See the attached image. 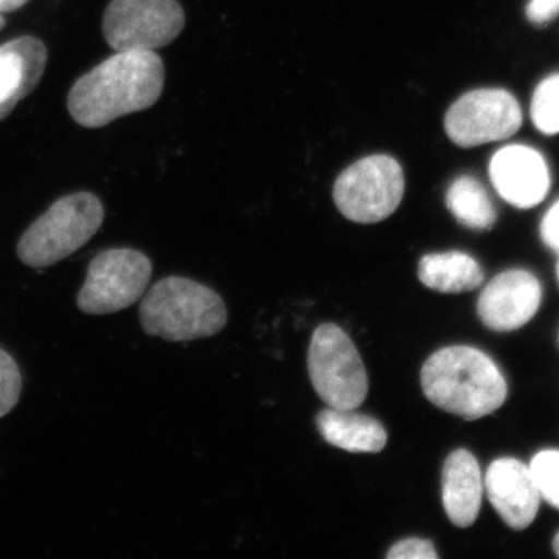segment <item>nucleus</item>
I'll return each instance as SVG.
<instances>
[{
	"label": "nucleus",
	"mask_w": 559,
	"mask_h": 559,
	"mask_svg": "<svg viewBox=\"0 0 559 559\" xmlns=\"http://www.w3.org/2000/svg\"><path fill=\"white\" fill-rule=\"evenodd\" d=\"M164 83V61L156 51H117L73 84L69 112L83 128L106 127L151 108L159 100Z\"/></svg>",
	"instance_id": "obj_1"
},
{
	"label": "nucleus",
	"mask_w": 559,
	"mask_h": 559,
	"mask_svg": "<svg viewBox=\"0 0 559 559\" xmlns=\"http://www.w3.org/2000/svg\"><path fill=\"white\" fill-rule=\"evenodd\" d=\"M426 399L448 414L480 419L509 399V381L491 356L471 345H452L430 355L421 369Z\"/></svg>",
	"instance_id": "obj_2"
},
{
	"label": "nucleus",
	"mask_w": 559,
	"mask_h": 559,
	"mask_svg": "<svg viewBox=\"0 0 559 559\" xmlns=\"http://www.w3.org/2000/svg\"><path fill=\"white\" fill-rule=\"evenodd\" d=\"M142 329L151 337L189 342L215 336L226 326L223 299L209 286L186 277H165L143 294Z\"/></svg>",
	"instance_id": "obj_3"
},
{
	"label": "nucleus",
	"mask_w": 559,
	"mask_h": 559,
	"mask_svg": "<svg viewBox=\"0 0 559 559\" xmlns=\"http://www.w3.org/2000/svg\"><path fill=\"white\" fill-rule=\"evenodd\" d=\"M103 219L105 209L95 194L81 191L61 198L22 235L17 257L35 270L53 266L83 248Z\"/></svg>",
	"instance_id": "obj_4"
},
{
	"label": "nucleus",
	"mask_w": 559,
	"mask_h": 559,
	"mask_svg": "<svg viewBox=\"0 0 559 559\" xmlns=\"http://www.w3.org/2000/svg\"><path fill=\"white\" fill-rule=\"evenodd\" d=\"M308 371L320 400L333 409L356 411L367 399L369 377L358 348L334 323H323L312 334Z\"/></svg>",
	"instance_id": "obj_5"
},
{
	"label": "nucleus",
	"mask_w": 559,
	"mask_h": 559,
	"mask_svg": "<svg viewBox=\"0 0 559 559\" xmlns=\"http://www.w3.org/2000/svg\"><path fill=\"white\" fill-rule=\"evenodd\" d=\"M404 186L400 162L388 154H374L341 173L334 183V204L353 223H381L400 207Z\"/></svg>",
	"instance_id": "obj_6"
},
{
	"label": "nucleus",
	"mask_w": 559,
	"mask_h": 559,
	"mask_svg": "<svg viewBox=\"0 0 559 559\" xmlns=\"http://www.w3.org/2000/svg\"><path fill=\"white\" fill-rule=\"evenodd\" d=\"M151 275L153 264L140 250H103L87 266L76 307L90 316H108L127 310L142 299L148 289Z\"/></svg>",
	"instance_id": "obj_7"
},
{
	"label": "nucleus",
	"mask_w": 559,
	"mask_h": 559,
	"mask_svg": "<svg viewBox=\"0 0 559 559\" xmlns=\"http://www.w3.org/2000/svg\"><path fill=\"white\" fill-rule=\"evenodd\" d=\"M186 25L178 0H112L103 33L116 51L156 50L168 46Z\"/></svg>",
	"instance_id": "obj_8"
},
{
	"label": "nucleus",
	"mask_w": 559,
	"mask_h": 559,
	"mask_svg": "<svg viewBox=\"0 0 559 559\" xmlns=\"http://www.w3.org/2000/svg\"><path fill=\"white\" fill-rule=\"evenodd\" d=\"M520 102L506 90H477L462 95L444 117L448 138L462 148L499 142L522 127Z\"/></svg>",
	"instance_id": "obj_9"
},
{
	"label": "nucleus",
	"mask_w": 559,
	"mask_h": 559,
	"mask_svg": "<svg viewBox=\"0 0 559 559\" xmlns=\"http://www.w3.org/2000/svg\"><path fill=\"white\" fill-rule=\"evenodd\" d=\"M544 304V286L536 272L511 267L489 280L477 300V316L495 333L527 326Z\"/></svg>",
	"instance_id": "obj_10"
},
{
	"label": "nucleus",
	"mask_w": 559,
	"mask_h": 559,
	"mask_svg": "<svg viewBox=\"0 0 559 559\" xmlns=\"http://www.w3.org/2000/svg\"><path fill=\"white\" fill-rule=\"evenodd\" d=\"M489 179L514 209L538 207L549 197L551 175L546 157L522 143L503 146L489 160Z\"/></svg>",
	"instance_id": "obj_11"
},
{
	"label": "nucleus",
	"mask_w": 559,
	"mask_h": 559,
	"mask_svg": "<svg viewBox=\"0 0 559 559\" xmlns=\"http://www.w3.org/2000/svg\"><path fill=\"white\" fill-rule=\"evenodd\" d=\"M485 495L507 527L522 532L538 520L543 500L527 462L499 457L489 463L484 476Z\"/></svg>",
	"instance_id": "obj_12"
},
{
	"label": "nucleus",
	"mask_w": 559,
	"mask_h": 559,
	"mask_svg": "<svg viewBox=\"0 0 559 559\" xmlns=\"http://www.w3.org/2000/svg\"><path fill=\"white\" fill-rule=\"evenodd\" d=\"M47 58L43 40L33 36L0 46V120L9 117L17 103L38 86Z\"/></svg>",
	"instance_id": "obj_13"
},
{
	"label": "nucleus",
	"mask_w": 559,
	"mask_h": 559,
	"mask_svg": "<svg viewBox=\"0 0 559 559\" xmlns=\"http://www.w3.org/2000/svg\"><path fill=\"white\" fill-rule=\"evenodd\" d=\"M484 495V473L476 455L462 448L451 452L441 473V496L455 527L468 528L477 521Z\"/></svg>",
	"instance_id": "obj_14"
},
{
	"label": "nucleus",
	"mask_w": 559,
	"mask_h": 559,
	"mask_svg": "<svg viewBox=\"0 0 559 559\" xmlns=\"http://www.w3.org/2000/svg\"><path fill=\"white\" fill-rule=\"evenodd\" d=\"M316 425L323 440L340 450L377 454L388 444V430L378 419L353 411L329 407L320 412Z\"/></svg>",
	"instance_id": "obj_15"
},
{
	"label": "nucleus",
	"mask_w": 559,
	"mask_h": 559,
	"mask_svg": "<svg viewBox=\"0 0 559 559\" xmlns=\"http://www.w3.org/2000/svg\"><path fill=\"white\" fill-rule=\"evenodd\" d=\"M418 278L426 288L443 294L468 293L484 285L479 261L460 250L428 253L418 264Z\"/></svg>",
	"instance_id": "obj_16"
},
{
	"label": "nucleus",
	"mask_w": 559,
	"mask_h": 559,
	"mask_svg": "<svg viewBox=\"0 0 559 559\" xmlns=\"http://www.w3.org/2000/svg\"><path fill=\"white\" fill-rule=\"evenodd\" d=\"M447 207L462 226L471 230H489L498 221V212L488 191L476 178L460 176L447 193Z\"/></svg>",
	"instance_id": "obj_17"
},
{
	"label": "nucleus",
	"mask_w": 559,
	"mask_h": 559,
	"mask_svg": "<svg viewBox=\"0 0 559 559\" xmlns=\"http://www.w3.org/2000/svg\"><path fill=\"white\" fill-rule=\"evenodd\" d=\"M530 116L544 135L559 134V72L546 76L533 92Z\"/></svg>",
	"instance_id": "obj_18"
},
{
	"label": "nucleus",
	"mask_w": 559,
	"mask_h": 559,
	"mask_svg": "<svg viewBox=\"0 0 559 559\" xmlns=\"http://www.w3.org/2000/svg\"><path fill=\"white\" fill-rule=\"evenodd\" d=\"M527 463L540 500L559 511V448H540Z\"/></svg>",
	"instance_id": "obj_19"
},
{
	"label": "nucleus",
	"mask_w": 559,
	"mask_h": 559,
	"mask_svg": "<svg viewBox=\"0 0 559 559\" xmlns=\"http://www.w3.org/2000/svg\"><path fill=\"white\" fill-rule=\"evenodd\" d=\"M22 373L16 360L0 348V418L9 415L20 403Z\"/></svg>",
	"instance_id": "obj_20"
},
{
	"label": "nucleus",
	"mask_w": 559,
	"mask_h": 559,
	"mask_svg": "<svg viewBox=\"0 0 559 559\" xmlns=\"http://www.w3.org/2000/svg\"><path fill=\"white\" fill-rule=\"evenodd\" d=\"M389 559H437L439 554L428 539L409 538L400 540L388 554Z\"/></svg>",
	"instance_id": "obj_21"
},
{
	"label": "nucleus",
	"mask_w": 559,
	"mask_h": 559,
	"mask_svg": "<svg viewBox=\"0 0 559 559\" xmlns=\"http://www.w3.org/2000/svg\"><path fill=\"white\" fill-rule=\"evenodd\" d=\"M540 240L547 248L559 252V200L544 213L539 226Z\"/></svg>",
	"instance_id": "obj_22"
},
{
	"label": "nucleus",
	"mask_w": 559,
	"mask_h": 559,
	"mask_svg": "<svg viewBox=\"0 0 559 559\" xmlns=\"http://www.w3.org/2000/svg\"><path fill=\"white\" fill-rule=\"evenodd\" d=\"M525 16L535 25L550 24L559 16V0H530Z\"/></svg>",
	"instance_id": "obj_23"
},
{
	"label": "nucleus",
	"mask_w": 559,
	"mask_h": 559,
	"mask_svg": "<svg viewBox=\"0 0 559 559\" xmlns=\"http://www.w3.org/2000/svg\"><path fill=\"white\" fill-rule=\"evenodd\" d=\"M28 0H0V14L20 10Z\"/></svg>",
	"instance_id": "obj_24"
},
{
	"label": "nucleus",
	"mask_w": 559,
	"mask_h": 559,
	"mask_svg": "<svg viewBox=\"0 0 559 559\" xmlns=\"http://www.w3.org/2000/svg\"><path fill=\"white\" fill-rule=\"evenodd\" d=\"M551 549H554L555 555L559 558V530L555 533L554 539H551Z\"/></svg>",
	"instance_id": "obj_25"
},
{
	"label": "nucleus",
	"mask_w": 559,
	"mask_h": 559,
	"mask_svg": "<svg viewBox=\"0 0 559 559\" xmlns=\"http://www.w3.org/2000/svg\"><path fill=\"white\" fill-rule=\"evenodd\" d=\"M3 25H5V20H3L2 16H0V31H2Z\"/></svg>",
	"instance_id": "obj_26"
},
{
	"label": "nucleus",
	"mask_w": 559,
	"mask_h": 559,
	"mask_svg": "<svg viewBox=\"0 0 559 559\" xmlns=\"http://www.w3.org/2000/svg\"><path fill=\"white\" fill-rule=\"evenodd\" d=\"M557 280L559 283V252H558V261H557Z\"/></svg>",
	"instance_id": "obj_27"
},
{
	"label": "nucleus",
	"mask_w": 559,
	"mask_h": 559,
	"mask_svg": "<svg viewBox=\"0 0 559 559\" xmlns=\"http://www.w3.org/2000/svg\"><path fill=\"white\" fill-rule=\"evenodd\" d=\"M558 344H559V333H558Z\"/></svg>",
	"instance_id": "obj_28"
}]
</instances>
